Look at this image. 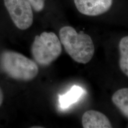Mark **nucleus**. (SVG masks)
Instances as JSON below:
<instances>
[{
  "instance_id": "obj_9",
  "label": "nucleus",
  "mask_w": 128,
  "mask_h": 128,
  "mask_svg": "<svg viewBox=\"0 0 128 128\" xmlns=\"http://www.w3.org/2000/svg\"><path fill=\"white\" fill-rule=\"evenodd\" d=\"M119 66L121 71L128 76V36L120 40L119 44Z\"/></svg>"
},
{
  "instance_id": "obj_4",
  "label": "nucleus",
  "mask_w": 128,
  "mask_h": 128,
  "mask_svg": "<svg viewBox=\"0 0 128 128\" xmlns=\"http://www.w3.org/2000/svg\"><path fill=\"white\" fill-rule=\"evenodd\" d=\"M4 4L14 24L20 30H26L32 25L33 14L28 0H4Z\"/></svg>"
},
{
  "instance_id": "obj_3",
  "label": "nucleus",
  "mask_w": 128,
  "mask_h": 128,
  "mask_svg": "<svg viewBox=\"0 0 128 128\" xmlns=\"http://www.w3.org/2000/svg\"><path fill=\"white\" fill-rule=\"evenodd\" d=\"M62 44L53 32H43L35 37L31 52L36 64L46 66L58 58L62 53Z\"/></svg>"
},
{
  "instance_id": "obj_1",
  "label": "nucleus",
  "mask_w": 128,
  "mask_h": 128,
  "mask_svg": "<svg viewBox=\"0 0 128 128\" xmlns=\"http://www.w3.org/2000/svg\"><path fill=\"white\" fill-rule=\"evenodd\" d=\"M60 40L67 54L74 60L86 64L93 57L95 47L88 34L77 33L74 28L65 26L60 30Z\"/></svg>"
},
{
  "instance_id": "obj_8",
  "label": "nucleus",
  "mask_w": 128,
  "mask_h": 128,
  "mask_svg": "<svg viewBox=\"0 0 128 128\" xmlns=\"http://www.w3.org/2000/svg\"><path fill=\"white\" fill-rule=\"evenodd\" d=\"M112 100L123 115L128 118V88L116 91L112 96Z\"/></svg>"
},
{
  "instance_id": "obj_10",
  "label": "nucleus",
  "mask_w": 128,
  "mask_h": 128,
  "mask_svg": "<svg viewBox=\"0 0 128 128\" xmlns=\"http://www.w3.org/2000/svg\"><path fill=\"white\" fill-rule=\"evenodd\" d=\"M28 1L31 4L32 7L36 12H41L44 8L45 0H28Z\"/></svg>"
},
{
  "instance_id": "obj_2",
  "label": "nucleus",
  "mask_w": 128,
  "mask_h": 128,
  "mask_svg": "<svg viewBox=\"0 0 128 128\" xmlns=\"http://www.w3.org/2000/svg\"><path fill=\"white\" fill-rule=\"evenodd\" d=\"M0 68L10 77L18 81H31L39 73L36 62L12 50H4L1 54Z\"/></svg>"
},
{
  "instance_id": "obj_11",
  "label": "nucleus",
  "mask_w": 128,
  "mask_h": 128,
  "mask_svg": "<svg viewBox=\"0 0 128 128\" xmlns=\"http://www.w3.org/2000/svg\"><path fill=\"white\" fill-rule=\"evenodd\" d=\"M3 100H4V95H3V92L1 87H0V106L2 104Z\"/></svg>"
},
{
  "instance_id": "obj_5",
  "label": "nucleus",
  "mask_w": 128,
  "mask_h": 128,
  "mask_svg": "<svg viewBox=\"0 0 128 128\" xmlns=\"http://www.w3.org/2000/svg\"><path fill=\"white\" fill-rule=\"evenodd\" d=\"M76 8L81 14L96 16L105 13L111 8L113 0H74Z\"/></svg>"
},
{
  "instance_id": "obj_6",
  "label": "nucleus",
  "mask_w": 128,
  "mask_h": 128,
  "mask_svg": "<svg viewBox=\"0 0 128 128\" xmlns=\"http://www.w3.org/2000/svg\"><path fill=\"white\" fill-rule=\"evenodd\" d=\"M82 125L84 128H111L108 118L96 110H88L82 116Z\"/></svg>"
},
{
  "instance_id": "obj_7",
  "label": "nucleus",
  "mask_w": 128,
  "mask_h": 128,
  "mask_svg": "<svg viewBox=\"0 0 128 128\" xmlns=\"http://www.w3.org/2000/svg\"><path fill=\"white\" fill-rule=\"evenodd\" d=\"M86 91L78 86H74L68 92L60 94L58 97L59 107L61 110H66L76 103L86 94Z\"/></svg>"
}]
</instances>
